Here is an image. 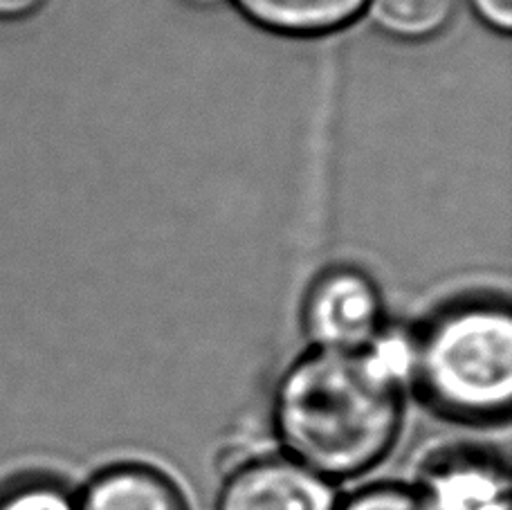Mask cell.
I'll list each match as a JSON object with an SVG mask.
<instances>
[{"instance_id":"cell-10","label":"cell","mask_w":512,"mask_h":510,"mask_svg":"<svg viewBox=\"0 0 512 510\" xmlns=\"http://www.w3.org/2000/svg\"><path fill=\"white\" fill-rule=\"evenodd\" d=\"M337 510H434L418 486L373 484L355 490L351 497L337 504Z\"/></svg>"},{"instance_id":"cell-5","label":"cell","mask_w":512,"mask_h":510,"mask_svg":"<svg viewBox=\"0 0 512 510\" xmlns=\"http://www.w3.org/2000/svg\"><path fill=\"white\" fill-rule=\"evenodd\" d=\"M416 486L434 510H512L508 463L490 450L436 454Z\"/></svg>"},{"instance_id":"cell-8","label":"cell","mask_w":512,"mask_h":510,"mask_svg":"<svg viewBox=\"0 0 512 510\" xmlns=\"http://www.w3.org/2000/svg\"><path fill=\"white\" fill-rule=\"evenodd\" d=\"M369 5L382 32L405 41H425L450 25L456 0H369Z\"/></svg>"},{"instance_id":"cell-4","label":"cell","mask_w":512,"mask_h":510,"mask_svg":"<svg viewBox=\"0 0 512 510\" xmlns=\"http://www.w3.org/2000/svg\"><path fill=\"white\" fill-rule=\"evenodd\" d=\"M337 504L335 481L281 452L236 463L216 510H337Z\"/></svg>"},{"instance_id":"cell-7","label":"cell","mask_w":512,"mask_h":510,"mask_svg":"<svg viewBox=\"0 0 512 510\" xmlns=\"http://www.w3.org/2000/svg\"><path fill=\"white\" fill-rule=\"evenodd\" d=\"M252 23L286 36H324L349 27L369 0H234Z\"/></svg>"},{"instance_id":"cell-3","label":"cell","mask_w":512,"mask_h":510,"mask_svg":"<svg viewBox=\"0 0 512 510\" xmlns=\"http://www.w3.org/2000/svg\"><path fill=\"white\" fill-rule=\"evenodd\" d=\"M304 329L317 349H364L387 331L380 290L360 270L324 272L308 293Z\"/></svg>"},{"instance_id":"cell-13","label":"cell","mask_w":512,"mask_h":510,"mask_svg":"<svg viewBox=\"0 0 512 510\" xmlns=\"http://www.w3.org/2000/svg\"><path fill=\"white\" fill-rule=\"evenodd\" d=\"M187 3H194V5H212V3H218V0H187Z\"/></svg>"},{"instance_id":"cell-2","label":"cell","mask_w":512,"mask_h":510,"mask_svg":"<svg viewBox=\"0 0 512 510\" xmlns=\"http://www.w3.org/2000/svg\"><path fill=\"white\" fill-rule=\"evenodd\" d=\"M420 394L443 416L468 423L504 421L512 403V317L506 304L454 306L411 338Z\"/></svg>"},{"instance_id":"cell-12","label":"cell","mask_w":512,"mask_h":510,"mask_svg":"<svg viewBox=\"0 0 512 510\" xmlns=\"http://www.w3.org/2000/svg\"><path fill=\"white\" fill-rule=\"evenodd\" d=\"M48 0H0V21H23L34 16Z\"/></svg>"},{"instance_id":"cell-6","label":"cell","mask_w":512,"mask_h":510,"mask_svg":"<svg viewBox=\"0 0 512 510\" xmlns=\"http://www.w3.org/2000/svg\"><path fill=\"white\" fill-rule=\"evenodd\" d=\"M79 510H189L176 481L146 463H115L77 495Z\"/></svg>"},{"instance_id":"cell-9","label":"cell","mask_w":512,"mask_h":510,"mask_svg":"<svg viewBox=\"0 0 512 510\" xmlns=\"http://www.w3.org/2000/svg\"><path fill=\"white\" fill-rule=\"evenodd\" d=\"M0 510H79L77 495L48 475H23L0 488Z\"/></svg>"},{"instance_id":"cell-1","label":"cell","mask_w":512,"mask_h":510,"mask_svg":"<svg viewBox=\"0 0 512 510\" xmlns=\"http://www.w3.org/2000/svg\"><path fill=\"white\" fill-rule=\"evenodd\" d=\"M409 371L411 338L391 331L355 351L310 346L274 391L283 452L331 481L367 475L398 441Z\"/></svg>"},{"instance_id":"cell-11","label":"cell","mask_w":512,"mask_h":510,"mask_svg":"<svg viewBox=\"0 0 512 510\" xmlns=\"http://www.w3.org/2000/svg\"><path fill=\"white\" fill-rule=\"evenodd\" d=\"M472 7L477 9L481 21L499 32H510L512 25V0H470Z\"/></svg>"}]
</instances>
